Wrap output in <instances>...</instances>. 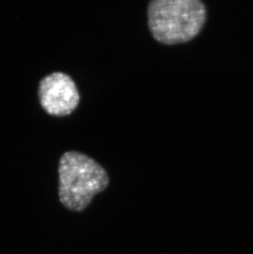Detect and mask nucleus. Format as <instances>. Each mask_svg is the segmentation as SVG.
Returning a JSON list of instances; mask_svg holds the SVG:
<instances>
[{"label":"nucleus","mask_w":253,"mask_h":254,"mask_svg":"<svg viewBox=\"0 0 253 254\" xmlns=\"http://www.w3.org/2000/svg\"><path fill=\"white\" fill-rule=\"evenodd\" d=\"M39 98L44 110L53 116L63 117L77 108L80 94L76 83L64 72H52L41 79Z\"/></svg>","instance_id":"7ed1b4c3"},{"label":"nucleus","mask_w":253,"mask_h":254,"mask_svg":"<svg viewBox=\"0 0 253 254\" xmlns=\"http://www.w3.org/2000/svg\"><path fill=\"white\" fill-rule=\"evenodd\" d=\"M60 201L70 211H82L108 187L110 178L93 158L78 151L63 154L59 164Z\"/></svg>","instance_id":"f03ea898"},{"label":"nucleus","mask_w":253,"mask_h":254,"mask_svg":"<svg viewBox=\"0 0 253 254\" xmlns=\"http://www.w3.org/2000/svg\"><path fill=\"white\" fill-rule=\"evenodd\" d=\"M205 19L206 7L200 0H152L147 7L151 35L155 41L167 46L195 38Z\"/></svg>","instance_id":"f257e3e1"}]
</instances>
